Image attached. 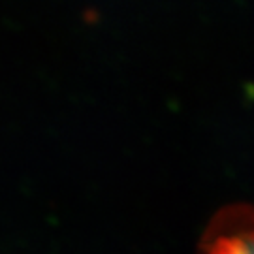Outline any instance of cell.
<instances>
[{
	"mask_svg": "<svg viewBox=\"0 0 254 254\" xmlns=\"http://www.w3.org/2000/svg\"><path fill=\"white\" fill-rule=\"evenodd\" d=\"M201 254H254V209L220 211L201 237Z\"/></svg>",
	"mask_w": 254,
	"mask_h": 254,
	"instance_id": "obj_1",
	"label": "cell"
}]
</instances>
